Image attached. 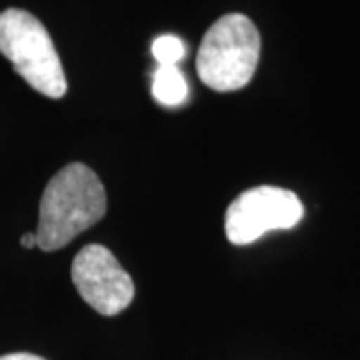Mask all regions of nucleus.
<instances>
[{"mask_svg":"<svg viewBox=\"0 0 360 360\" xmlns=\"http://www.w3.org/2000/svg\"><path fill=\"white\" fill-rule=\"evenodd\" d=\"M260 58V34L245 14H224L206 30L196 56L198 77L208 89L232 92L245 89Z\"/></svg>","mask_w":360,"mask_h":360,"instance_id":"obj_2","label":"nucleus"},{"mask_svg":"<svg viewBox=\"0 0 360 360\" xmlns=\"http://www.w3.org/2000/svg\"><path fill=\"white\" fill-rule=\"evenodd\" d=\"M153 96L158 104L176 108L188 98V82L179 66H158L153 75Z\"/></svg>","mask_w":360,"mask_h":360,"instance_id":"obj_6","label":"nucleus"},{"mask_svg":"<svg viewBox=\"0 0 360 360\" xmlns=\"http://www.w3.org/2000/svg\"><path fill=\"white\" fill-rule=\"evenodd\" d=\"M72 283L82 300L104 316H115L134 298V283L103 245L84 246L72 260Z\"/></svg>","mask_w":360,"mask_h":360,"instance_id":"obj_5","label":"nucleus"},{"mask_svg":"<svg viewBox=\"0 0 360 360\" xmlns=\"http://www.w3.org/2000/svg\"><path fill=\"white\" fill-rule=\"evenodd\" d=\"M153 56L158 66H179L186 56V44L174 34H162L153 42Z\"/></svg>","mask_w":360,"mask_h":360,"instance_id":"obj_7","label":"nucleus"},{"mask_svg":"<svg viewBox=\"0 0 360 360\" xmlns=\"http://www.w3.org/2000/svg\"><path fill=\"white\" fill-rule=\"evenodd\" d=\"M20 245L25 246V248H34V246H37V232H28V234H25V236L20 238Z\"/></svg>","mask_w":360,"mask_h":360,"instance_id":"obj_9","label":"nucleus"},{"mask_svg":"<svg viewBox=\"0 0 360 360\" xmlns=\"http://www.w3.org/2000/svg\"><path fill=\"white\" fill-rule=\"evenodd\" d=\"M304 217V206L292 191L281 186H257L232 200L224 231L232 245H252L270 231H288Z\"/></svg>","mask_w":360,"mask_h":360,"instance_id":"obj_4","label":"nucleus"},{"mask_svg":"<svg viewBox=\"0 0 360 360\" xmlns=\"http://www.w3.org/2000/svg\"><path fill=\"white\" fill-rule=\"evenodd\" d=\"M0 54L32 89L49 96L66 94V75L49 30L37 16L20 8L0 13Z\"/></svg>","mask_w":360,"mask_h":360,"instance_id":"obj_3","label":"nucleus"},{"mask_svg":"<svg viewBox=\"0 0 360 360\" xmlns=\"http://www.w3.org/2000/svg\"><path fill=\"white\" fill-rule=\"evenodd\" d=\"M106 214V191L96 172L70 162L46 184L40 198L37 246L44 252L65 248Z\"/></svg>","mask_w":360,"mask_h":360,"instance_id":"obj_1","label":"nucleus"},{"mask_svg":"<svg viewBox=\"0 0 360 360\" xmlns=\"http://www.w3.org/2000/svg\"><path fill=\"white\" fill-rule=\"evenodd\" d=\"M0 360H44L37 356V354H30V352H13V354H4L0 356Z\"/></svg>","mask_w":360,"mask_h":360,"instance_id":"obj_8","label":"nucleus"}]
</instances>
